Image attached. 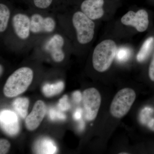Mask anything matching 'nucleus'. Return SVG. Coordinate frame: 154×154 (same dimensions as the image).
Instances as JSON below:
<instances>
[{
    "label": "nucleus",
    "mask_w": 154,
    "mask_h": 154,
    "mask_svg": "<svg viewBox=\"0 0 154 154\" xmlns=\"http://www.w3.org/2000/svg\"><path fill=\"white\" fill-rule=\"evenodd\" d=\"M131 55V51L128 48H119L116 51V59L119 62H125L129 59Z\"/></svg>",
    "instance_id": "obj_18"
},
{
    "label": "nucleus",
    "mask_w": 154,
    "mask_h": 154,
    "mask_svg": "<svg viewBox=\"0 0 154 154\" xmlns=\"http://www.w3.org/2000/svg\"><path fill=\"white\" fill-rule=\"evenodd\" d=\"M53 0H33L34 5L38 8L44 9L48 8Z\"/></svg>",
    "instance_id": "obj_22"
},
{
    "label": "nucleus",
    "mask_w": 154,
    "mask_h": 154,
    "mask_svg": "<svg viewBox=\"0 0 154 154\" xmlns=\"http://www.w3.org/2000/svg\"><path fill=\"white\" fill-rule=\"evenodd\" d=\"M149 75L151 80L154 82V56L149 67Z\"/></svg>",
    "instance_id": "obj_23"
},
{
    "label": "nucleus",
    "mask_w": 154,
    "mask_h": 154,
    "mask_svg": "<svg viewBox=\"0 0 154 154\" xmlns=\"http://www.w3.org/2000/svg\"><path fill=\"white\" fill-rule=\"evenodd\" d=\"M135 92L130 88H125L117 92L110 106L111 115L116 118H122L126 115L135 100Z\"/></svg>",
    "instance_id": "obj_3"
},
{
    "label": "nucleus",
    "mask_w": 154,
    "mask_h": 154,
    "mask_svg": "<svg viewBox=\"0 0 154 154\" xmlns=\"http://www.w3.org/2000/svg\"><path fill=\"white\" fill-rule=\"evenodd\" d=\"M50 118L52 120L56 119H60V120H64L66 118V116L64 113L60 111H56L53 109H51L49 110Z\"/></svg>",
    "instance_id": "obj_20"
},
{
    "label": "nucleus",
    "mask_w": 154,
    "mask_h": 154,
    "mask_svg": "<svg viewBox=\"0 0 154 154\" xmlns=\"http://www.w3.org/2000/svg\"><path fill=\"white\" fill-rule=\"evenodd\" d=\"M128 154V153L121 152V153H119V154Z\"/></svg>",
    "instance_id": "obj_28"
},
{
    "label": "nucleus",
    "mask_w": 154,
    "mask_h": 154,
    "mask_svg": "<svg viewBox=\"0 0 154 154\" xmlns=\"http://www.w3.org/2000/svg\"><path fill=\"white\" fill-rule=\"evenodd\" d=\"M121 22L125 25L134 27L139 32H143L148 27V14L144 10H139L137 13L130 11L122 18Z\"/></svg>",
    "instance_id": "obj_6"
},
{
    "label": "nucleus",
    "mask_w": 154,
    "mask_h": 154,
    "mask_svg": "<svg viewBox=\"0 0 154 154\" xmlns=\"http://www.w3.org/2000/svg\"><path fill=\"white\" fill-rule=\"evenodd\" d=\"M0 68H1V75H2V74L3 72V68L2 66V65H1V66H0Z\"/></svg>",
    "instance_id": "obj_27"
},
{
    "label": "nucleus",
    "mask_w": 154,
    "mask_h": 154,
    "mask_svg": "<svg viewBox=\"0 0 154 154\" xmlns=\"http://www.w3.org/2000/svg\"><path fill=\"white\" fill-rule=\"evenodd\" d=\"M72 97L75 102L77 103H79L82 99V95L80 91H76L73 94Z\"/></svg>",
    "instance_id": "obj_24"
},
{
    "label": "nucleus",
    "mask_w": 154,
    "mask_h": 154,
    "mask_svg": "<svg viewBox=\"0 0 154 154\" xmlns=\"http://www.w3.org/2000/svg\"><path fill=\"white\" fill-rule=\"evenodd\" d=\"M117 47L114 41L104 40L95 48L93 56L94 68L97 71L104 72L110 68L115 58Z\"/></svg>",
    "instance_id": "obj_2"
},
{
    "label": "nucleus",
    "mask_w": 154,
    "mask_h": 154,
    "mask_svg": "<svg viewBox=\"0 0 154 154\" xmlns=\"http://www.w3.org/2000/svg\"><path fill=\"white\" fill-rule=\"evenodd\" d=\"M64 88L63 82H59L54 84H45L42 87V93L46 97H51L60 94Z\"/></svg>",
    "instance_id": "obj_15"
},
{
    "label": "nucleus",
    "mask_w": 154,
    "mask_h": 154,
    "mask_svg": "<svg viewBox=\"0 0 154 154\" xmlns=\"http://www.w3.org/2000/svg\"><path fill=\"white\" fill-rule=\"evenodd\" d=\"M0 122L1 128L6 134L14 136L19 133L20 130L19 119L14 112L8 110L1 111Z\"/></svg>",
    "instance_id": "obj_7"
},
{
    "label": "nucleus",
    "mask_w": 154,
    "mask_h": 154,
    "mask_svg": "<svg viewBox=\"0 0 154 154\" xmlns=\"http://www.w3.org/2000/svg\"><path fill=\"white\" fill-rule=\"evenodd\" d=\"M82 101L85 118L93 121L98 115L102 102L99 91L93 88L86 89L83 93Z\"/></svg>",
    "instance_id": "obj_5"
},
{
    "label": "nucleus",
    "mask_w": 154,
    "mask_h": 154,
    "mask_svg": "<svg viewBox=\"0 0 154 154\" xmlns=\"http://www.w3.org/2000/svg\"><path fill=\"white\" fill-rule=\"evenodd\" d=\"M58 107L62 111H67L70 108L71 105L69 103L68 98L66 95H64L60 99Z\"/></svg>",
    "instance_id": "obj_19"
},
{
    "label": "nucleus",
    "mask_w": 154,
    "mask_h": 154,
    "mask_svg": "<svg viewBox=\"0 0 154 154\" xmlns=\"http://www.w3.org/2000/svg\"><path fill=\"white\" fill-rule=\"evenodd\" d=\"M33 70L27 67H23L15 71L8 78L4 86L5 96L13 98L25 92L32 83Z\"/></svg>",
    "instance_id": "obj_1"
},
{
    "label": "nucleus",
    "mask_w": 154,
    "mask_h": 154,
    "mask_svg": "<svg viewBox=\"0 0 154 154\" xmlns=\"http://www.w3.org/2000/svg\"><path fill=\"white\" fill-rule=\"evenodd\" d=\"M30 19V31L34 33H51L54 30L56 23L50 17H42L40 14H34Z\"/></svg>",
    "instance_id": "obj_9"
},
{
    "label": "nucleus",
    "mask_w": 154,
    "mask_h": 154,
    "mask_svg": "<svg viewBox=\"0 0 154 154\" xmlns=\"http://www.w3.org/2000/svg\"><path fill=\"white\" fill-rule=\"evenodd\" d=\"M11 16L10 11L6 5L0 4V32L3 33L8 28Z\"/></svg>",
    "instance_id": "obj_17"
},
{
    "label": "nucleus",
    "mask_w": 154,
    "mask_h": 154,
    "mask_svg": "<svg viewBox=\"0 0 154 154\" xmlns=\"http://www.w3.org/2000/svg\"><path fill=\"white\" fill-rule=\"evenodd\" d=\"M14 109L21 118H26L28 113L29 100L26 97H19L14 100L12 104Z\"/></svg>",
    "instance_id": "obj_14"
},
{
    "label": "nucleus",
    "mask_w": 154,
    "mask_h": 154,
    "mask_svg": "<svg viewBox=\"0 0 154 154\" xmlns=\"http://www.w3.org/2000/svg\"><path fill=\"white\" fill-rule=\"evenodd\" d=\"M104 0H85L81 5L82 12L92 20L99 19L104 14Z\"/></svg>",
    "instance_id": "obj_12"
},
{
    "label": "nucleus",
    "mask_w": 154,
    "mask_h": 154,
    "mask_svg": "<svg viewBox=\"0 0 154 154\" xmlns=\"http://www.w3.org/2000/svg\"><path fill=\"white\" fill-rule=\"evenodd\" d=\"M149 128L154 131V119H152L150 120L148 124Z\"/></svg>",
    "instance_id": "obj_26"
},
{
    "label": "nucleus",
    "mask_w": 154,
    "mask_h": 154,
    "mask_svg": "<svg viewBox=\"0 0 154 154\" xmlns=\"http://www.w3.org/2000/svg\"><path fill=\"white\" fill-rule=\"evenodd\" d=\"M11 147L10 142L5 139L0 140V154H5L9 151Z\"/></svg>",
    "instance_id": "obj_21"
},
{
    "label": "nucleus",
    "mask_w": 154,
    "mask_h": 154,
    "mask_svg": "<svg viewBox=\"0 0 154 154\" xmlns=\"http://www.w3.org/2000/svg\"><path fill=\"white\" fill-rule=\"evenodd\" d=\"M72 23L76 30L78 41L82 44H86L94 38L95 24L92 19L82 12H76L72 17Z\"/></svg>",
    "instance_id": "obj_4"
},
{
    "label": "nucleus",
    "mask_w": 154,
    "mask_h": 154,
    "mask_svg": "<svg viewBox=\"0 0 154 154\" xmlns=\"http://www.w3.org/2000/svg\"><path fill=\"white\" fill-rule=\"evenodd\" d=\"M64 44V41L62 36L55 34L50 38L45 45V50L56 62H60L64 59L65 54L63 50Z\"/></svg>",
    "instance_id": "obj_10"
},
{
    "label": "nucleus",
    "mask_w": 154,
    "mask_h": 154,
    "mask_svg": "<svg viewBox=\"0 0 154 154\" xmlns=\"http://www.w3.org/2000/svg\"><path fill=\"white\" fill-rule=\"evenodd\" d=\"M36 150L38 154H55L57 152V147L51 140L43 138L37 142Z\"/></svg>",
    "instance_id": "obj_13"
},
{
    "label": "nucleus",
    "mask_w": 154,
    "mask_h": 154,
    "mask_svg": "<svg viewBox=\"0 0 154 154\" xmlns=\"http://www.w3.org/2000/svg\"><path fill=\"white\" fill-rule=\"evenodd\" d=\"M46 112V105L43 101L38 100L35 102L32 111L25 119V126L30 131L35 130L43 120Z\"/></svg>",
    "instance_id": "obj_8"
},
{
    "label": "nucleus",
    "mask_w": 154,
    "mask_h": 154,
    "mask_svg": "<svg viewBox=\"0 0 154 154\" xmlns=\"http://www.w3.org/2000/svg\"><path fill=\"white\" fill-rule=\"evenodd\" d=\"M82 110L80 108H78L75 111L73 114V118L75 120H79L82 117Z\"/></svg>",
    "instance_id": "obj_25"
},
{
    "label": "nucleus",
    "mask_w": 154,
    "mask_h": 154,
    "mask_svg": "<svg viewBox=\"0 0 154 154\" xmlns=\"http://www.w3.org/2000/svg\"><path fill=\"white\" fill-rule=\"evenodd\" d=\"M12 24L15 33L21 39L25 40L28 38L30 31V19L25 14H18L14 15Z\"/></svg>",
    "instance_id": "obj_11"
},
{
    "label": "nucleus",
    "mask_w": 154,
    "mask_h": 154,
    "mask_svg": "<svg viewBox=\"0 0 154 154\" xmlns=\"http://www.w3.org/2000/svg\"><path fill=\"white\" fill-rule=\"evenodd\" d=\"M154 44V38L150 37L144 42L137 55V60L142 62L145 60L151 52Z\"/></svg>",
    "instance_id": "obj_16"
}]
</instances>
